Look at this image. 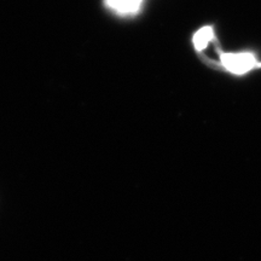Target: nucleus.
Wrapping results in <instances>:
<instances>
[{
    "label": "nucleus",
    "instance_id": "7ed1b4c3",
    "mask_svg": "<svg viewBox=\"0 0 261 261\" xmlns=\"http://www.w3.org/2000/svg\"><path fill=\"white\" fill-rule=\"evenodd\" d=\"M214 37L213 29L211 27H204L201 28L200 31L195 34L194 37V45L195 47L197 48L198 51L203 50V48L207 47L208 42H210Z\"/></svg>",
    "mask_w": 261,
    "mask_h": 261
},
{
    "label": "nucleus",
    "instance_id": "f257e3e1",
    "mask_svg": "<svg viewBox=\"0 0 261 261\" xmlns=\"http://www.w3.org/2000/svg\"><path fill=\"white\" fill-rule=\"evenodd\" d=\"M221 63L227 70L233 74H246L259 63L252 54H224L220 57Z\"/></svg>",
    "mask_w": 261,
    "mask_h": 261
},
{
    "label": "nucleus",
    "instance_id": "f03ea898",
    "mask_svg": "<svg viewBox=\"0 0 261 261\" xmlns=\"http://www.w3.org/2000/svg\"><path fill=\"white\" fill-rule=\"evenodd\" d=\"M143 0H107V5L119 15H133L139 11Z\"/></svg>",
    "mask_w": 261,
    "mask_h": 261
}]
</instances>
